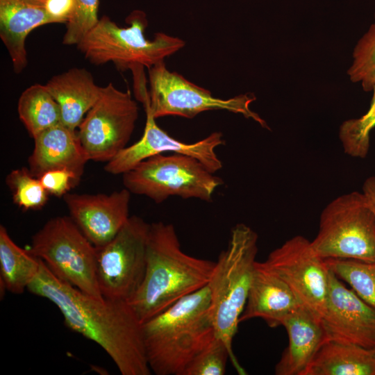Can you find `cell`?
<instances>
[{
	"mask_svg": "<svg viewBox=\"0 0 375 375\" xmlns=\"http://www.w3.org/2000/svg\"><path fill=\"white\" fill-rule=\"evenodd\" d=\"M27 290L53 303L61 312L65 325L99 344L121 374H151L142 324L128 301L86 294L56 278L42 260Z\"/></svg>",
	"mask_w": 375,
	"mask_h": 375,
	"instance_id": "1",
	"label": "cell"
},
{
	"mask_svg": "<svg viewBox=\"0 0 375 375\" xmlns=\"http://www.w3.org/2000/svg\"><path fill=\"white\" fill-rule=\"evenodd\" d=\"M215 265L185 253L172 224H150L144 276L128 302L143 324L206 286Z\"/></svg>",
	"mask_w": 375,
	"mask_h": 375,
	"instance_id": "2",
	"label": "cell"
},
{
	"mask_svg": "<svg viewBox=\"0 0 375 375\" xmlns=\"http://www.w3.org/2000/svg\"><path fill=\"white\" fill-rule=\"evenodd\" d=\"M147 362L156 375H183L217 335L206 286L142 324Z\"/></svg>",
	"mask_w": 375,
	"mask_h": 375,
	"instance_id": "3",
	"label": "cell"
},
{
	"mask_svg": "<svg viewBox=\"0 0 375 375\" xmlns=\"http://www.w3.org/2000/svg\"><path fill=\"white\" fill-rule=\"evenodd\" d=\"M258 239V234L247 224L234 226L228 246L215 261L207 285L216 335L225 343L231 362L240 375L247 373L233 353V340L248 297L256 262Z\"/></svg>",
	"mask_w": 375,
	"mask_h": 375,
	"instance_id": "4",
	"label": "cell"
},
{
	"mask_svg": "<svg viewBox=\"0 0 375 375\" xmlns=\"http://www.w3.org/2000/svg\"><path fill=\"white\" fill-rule=\"evenodd\" d=\"M129 25L119 26L104 15L76 45L85 58L95 65L112 62L120 71L150 69L181 49L185 44L179 38L157 33L153 40L145 38L146 14L133 10L126 19Z\"/></svg>",
	"mask_w": 375,
	"mask_h": 375,
	"instance_id": "5",
	"label": "cell"
},
{
	"mask_svg": "<svg viewBox=\"0 0 375 375\" xmlns=\"http://www.w3.org/2000/svg\"><path fill=\"white\" fill-rule=\"evenodd\" d=\"M123 175V184L131 194L160 203L169 197L210 201L223 180L199 160L178 153L151 156Z\"/></svg>",
	"mask_w": 375,
	"mask_h": 375,
	"instance_id": "6",
	"label": "cell"
},
{
	"mask_svg": "<svg viewBox=\"0 0 375 375\" xmlns=\"http://www.w3.org/2000/svg\"><path fill=\"white\" fill-rule=\"evenodd\" d=\"M60 281L97 298H103L97 278V247L70 217L48 220L27 249Z\"/></svg>",
	"mask_w": 375,
	"mask_h": 375,
	"instance_id": "7",
	"label": "cell"
},
{
	"mask_svg": "<svg viewBox=\"0 0 375 375\" xmlns=\"http://www.w3.org/2000/svg\"><path fill=\"white\" fill-rule=\"evenodd\" d=\"M311 243L324 259L375 262V215L362 192H348L330 201Z\"/></svg>",
	"mask_w": 375,
	"mask_h": 375,
	"instance_id": "8",
	"label": "cell"
},
{
	"mask_svg": "<svg viewBox=\"0 0 375 375\" xmlns=\"http://www.w3.org/2000/svg\"><path fill=\"white\" fill-rule=\"evenodd\" d=\"M149 99L144 106L155 119L165 116L192 119L202 112L220 110L241 114L269 129L266 122L251 110L250 104L256 98L250 94L228 99L214 97L209 90L170 72L164 61L149 69Z\"/></svg>",
	"mask_w": 375,
	"mask_h": 375,
	"instance_id": "9",
	"label": "cell"
},
{
	"mask_svg": "<svg viewBox=\"0 0 375 375\" xmlns=\"http://www.w3.org/2000/svg\"><path fill=\"white\" fill-rule=\"evenodd\" d=\"M150 224L130 216L117 234L97 248V278L103 298L128 301L139 289L146 270Z\"/></svg>",
	"mask_w": 375,
	"mask_h": 375,
	"instance_id": "10",
	"label": "cell"
},
{
	"mask_svg": "<svg viewBox=\"0 0 375 375\" xmlns=\"http://www.w3.org/2000/svg\"><path fill=\"white\" fill-rule=\"evenodd\" d=\"M139 115L138 103L129 90L112 83L101 88L100 96L77 129L90 160L108 162L126 147Z\"/></svg>",
	"mask_w": 375,
	"mask_h": 375,
	"instance_id": "11",
	"label": "cell"
},
{
	"mask_svg": "<svg viewBox=\"0 0 375 375\" xmlns=\"http://www.w3.org/2000/svg\"><path fill=\"white\" fill-rule=\"evenodd\" d=\"M264 262L289 286L303 306L323 316L329 269L311 241L302 235L294 236L274 249Z\"/></svg>",
	"mask_w": 375,
	"mask_h": 375,
	"instance_id": "12",
	"label": "cell"
},
{
	"mask_svg": "<svg viewBox=\"0 0 375 375\" xmlns=\"http://www.w3.org/2000/svg\"><path fill=\"white\" fill-rule=\"evenodd\" d=\"M224 144L223 135L218 131L194 143L179 141L159 127L152 115L146 112V124L141 138L121 150L106 162L104 169L111 174H124L151 156L178 153L195 158L215 174L222 168V162L215 150Z\"/></svg>",
	"mask_w": 375,
	"mask_h": 375,
	"instance_id": "13",
	"label": "cell"
},
{
	"mask_svg": "<svg viewBox=\"0 0 375 375\" xmlns=\"http://www.w3.org/2000/svg\"><path fill=\"white\" fill-rule=\"evenodd\" d=\"M322 321L328 340L375 349V309L330 269Z\"/></svg>",
	"mask_w": 375,
	"mask_h": 375,
	"instance_id": "14",
	"label": "cell"
},
{
	"mask_svg": "<svg viewBox=\"0 0 375 375\" xmlns=\"http://www.w3.org/2000/svg\"><path fill=\"white\" fill-rule=\"evenodd\" d=\"M131 192L124 188L110 194H71L62 197L70 217L97 248L108 243L129 218Z\"/></svg>",
	"mask_w": 375,
	"mask_h": 375,
	"instance_id": "15",
	"label": "cell"
},
{
	"mask_svg": "<svg viewBox=\"0 0 375 375\" xmlns=\"http://www.w3.org/2000/svg\"><path fill=\"white\" fill-rule=\"evenodd\" d=\"M301 306L289 286L264 262L256 261L240 323L260 318L269 327L275 328L281 326L285 318Z\"/></svg>",
	"mask_w": 375,
	"mask_h": 375,
	"instance_id": "16",
	"label": "cell"
},
{
	"mask_svg": "<svg viewBox=\"0 0 375 375\" xmlns=\"http://www.w3.org/2000/svg\"><path fill=\"white\" fill-rule=\"evenodd\" d=\"M288 345L275 366L276 375H302L322 345L328 340L322 317L301 306L283 320Z\"/></svg>",
	"mask_w": 375,
	"mask_h": 375,
	"instance_id": "17",
	"label": "cell"
},
{
	"mask_svg": "<svg viewBox=\"0 0 375 375\" xmlns=\"http://www.w3.org/2000/svg\"><path fill=\"white\" fill-rule=\"evenodd\" d=\"M33 139L34 148L28 158V169L33 176L39 178L47 171L65 169L81 179L85 165L90 160L77 131L61 123L44 131Z\"/></svg>",
	"mask_w": 375,
	"mask_h": 375,
	"instance_id": "18",
	"label": "cell"
},
{
	"mask_svg": "<svg viewBox=\"0 0 375 375\" xmlns=\"http://www.w3.org/2000/svg\"><path fill=\"white\" fill-rule=\"evenodd\" d=\"M49 24L54 23L44 5L29 0H0V38L15 73H21L28 63V35L35 28Z\"/></svg>",
	"mask_w": 375,
	"mask_h": 375,
	"instance_id": "19",
	"label": "cell"
},
{
	"mask_svg": "<svg viewBox=\"0 0 375 375\" xmlns=\"http://www.w3.org/2000/svg\"><path fill=\"white\" fill-rule=\"evenodd\" d=\"M45 86L60 107L62 124L73 131H77L102 88L95 83L90 72L78 67L52 76Z\"/></svg>",
	"mask_w": 375,
	"mask_h": 375,
	"instance_id": "20",
	"label": "cell"
},
{
	"mask_svg": "<svg viewBox=\"0 0 375 375\" xmlns=\"http://www.w3.org/2000/svg\"><path fill=\"white\" fill-rule=\"evenodd\" d=\"M302 375H375V349L326 340Z\"/></svg>",
	"mask_w": 375,
	"mask_h": 375,
	"instance_id": "21",
	"label": "cell"
},
{
	"mask_svg": "<svg viewBox=\"0 0 375 375\" xmlns=\"http://www.w3.org/2000/svg\"><path fill=\"white\" fill-rule=\"evenodd\" d=\"M41 260L12 240L7 229L0 226L1 290L21 294L38 272Z\"/></svg>",
	"mask_w": 375,
	"mask_h": 375,
	"instance_id": "22",
	"label": "cell"
},
{
	"mask_svg": "<svg viewBox=\"0 0 375 375\" xmlns=\"http://www.w3.org/2000/svg\"><path fill=\"white\" fill-rule=\"evenodd\" d=\"M17 111L33 138L62 123L60 107L45 85L36 83L27 88L19 98Z\"/></svg>",
	"mask_w": 375,
	"mask_h": 375,
	"instance_id": "23",
	"label": "cell"
},
{
	"mask_svg": "<svg viewBox=\"0 0 375 375\" xmlns=\"http://www.w3.org/2000/svg\"><path fill=\"white\" fill-rule=\"evenodd\" d=\"M324 260L331 271L375 309V262L342 258Z\"/></svg>",
	"mask_w": 375,
	"mask_h": 375,
	"instance_id": "24",
	"label": "cell"
},
{
	"mask_svg": "<svg viewBox=\"0 0 375 375\" xmlns=\"http://www.w3.org/2000/svg\"><path fill=\"white\" fill-rule=\"evenodd\" d=\"M368 110L358 118L344 121L338 137L344 152L356 158H365L370 147V134L375 128V86Z\"/></svg>",
	"mask_w": 375,
	"mask_h": 375,
	"instance_id": "25",
	"label": "cell"
},
{
	"mask_svg": "<svg viewBox=\"0 0 375 375\" xmlns=\"http://www.w3.org/2000/svg\"><path fill=\"white\" fill-rule=\"evenodd\" d=\"M6 183L12 192L13 202L24 210L41 209L49 199V194L39 178L26 167L11 171Z\"/></svg>",
	"mask_w": 375,
	"mask_h": 375,
	"instance_id": "26",
	"label": "cell"
},
{
	"mask_svg": "<svg viewBox=\"0 0 375 375\" xmlns=\"http://www.w3.org/2000/svg\"><path fill=\"white\" fill-rule=\"evenodd\" d=\"M347 74L351 82L360 83L365 92H372L374 89L375 86V21L356 44L353 51V62L347 70Z\"/></svg>",
	"mask_w": 375,
	"mask_h": 375,
	"instance_id": "27",
	"label": "cell"
},
{
	"mask_svg": "<svg viewBox=\"0 0 375 375\" xmlns=\"http://www.w3.org/2000/svg\"><path fill=\"white\" fill-rule=\"evenodd\" d=\"M231 355L225 343L215 337L190 362L183 375H223Z\"/></svg>",
	"mask_w": 375,
	"mask_h": 375,
	"instance_id": "28",
	"label": "cell"
},
{
	"mask_svg": "<svg viewBox=\"0 0 375 375\" xmlns=\"http://www.w3.org/2000/svg\"><path fill=\"white\" fill-rule=\"evenodd\" d=\"M99 0H74V11L63 35L64 44L77 45L96 26L99 20Z\"/></svg>",
	"mask_w": 375,
	"mask_h": 375,
	"instance_id": "29",
	"label": "cell"
},
{
	"mask_svg": "<svg viewBox=\"0 0 375 375\" xmlns=\"http://www.w3.org/2000/svg\"><path fill=\"white\" fill-rule=\"evenodd\" d=\"M39 179L47 192L56 197L65 195L81 180L74 172L65 169L47 171Z\"/></svg>",
	"mask_w": 375,
	"mask_h": 375,
	"instance_id": "30",
	"label": "cell"
},
{
	"mask_svg": "<svg viewBox=\"0 0 375 375\" xmlns=\"http://www.w3.org/2000/svg\"><path fill=\"white\" fill-rule=\"evenodd\" d=\"M44 6L54 24H67L74 11V0H46Z\"/></svg>",
	"mask_w": 375,
	"mask_h": 375,
	"instance_id": "31",
	"label": "cell"
},
{
	"mask_svg": "<svg viewBox=\"0 0 375 375\" xmlns=\"http://www.w3.org/2000/svg\"><path fill=\"white\" fill-rule=\"evenodd\" d=\"M366 201L375 215V176H371L364 181L362 188Z\"/></svg>",
	"mask_w": 375,
	"mask_h": 375,
	"instance_id": "32",
	"label": "cell"
},
{
	"mask_svg": "<svg viewBox=\"0 0 375 375\" xmlns=\"http://www.w3.org/2000/svg\"><path fill=\"white\" fill-rule=\"evenodd\" d=\"M29 1L38 3V4H41V5H44L46 1V0H29Z\"/></svg>",
	"mask_w": 375,
	"mask_h": 375,
	"instance_id": "33",
	"label": "cell"
}]
</instances>
